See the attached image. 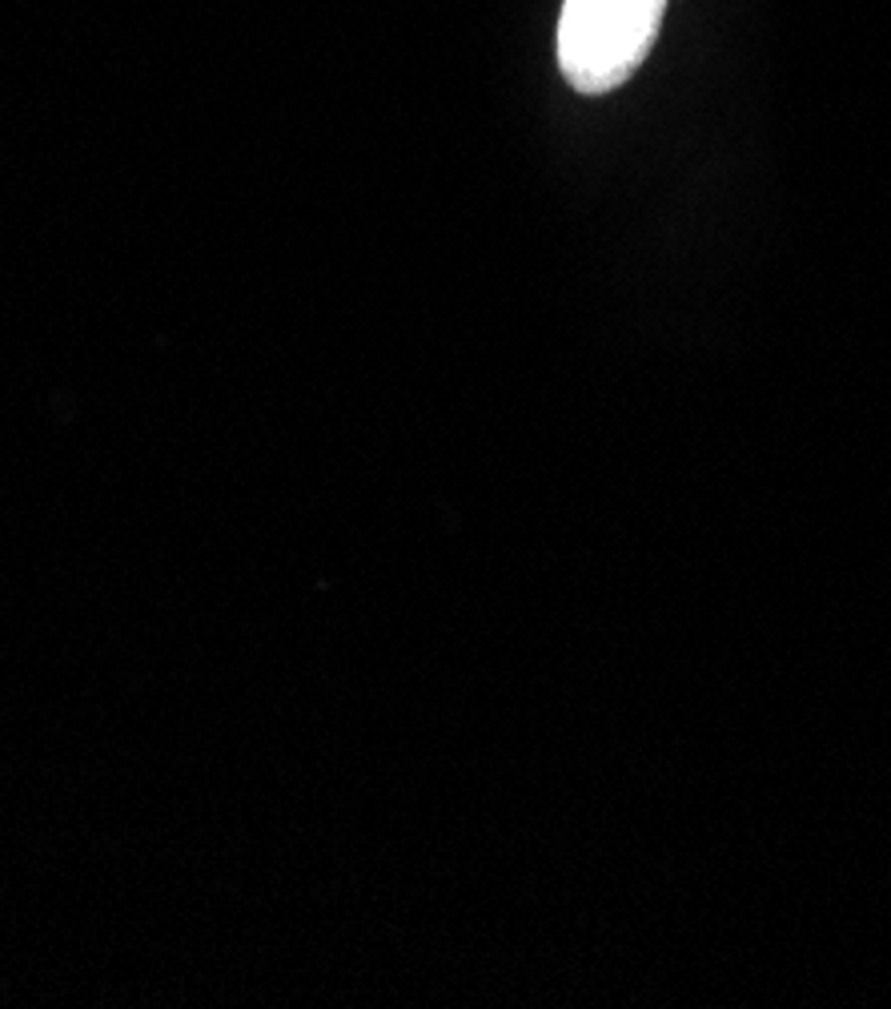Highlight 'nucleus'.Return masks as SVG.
<instances>
[{"mask_svg": "<svg viewBox=\"0 0 891 1009\" xmlns=\"http://www.w3.org/2000/svg\"><path fill=\"white\" fill-rule=\"evenodd\" d=\"M667 0H566L559 68L578 94H611L647 61Z\"/></svg>", "mask_w": 891, "mask_h": 1009, "instance_id": "f257e3e1", "label": "nucleus"}]
</instances>
